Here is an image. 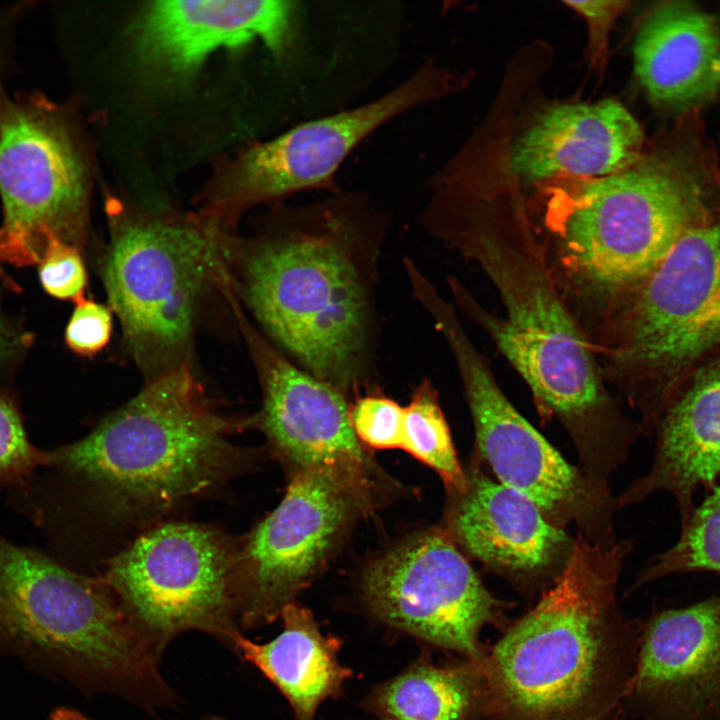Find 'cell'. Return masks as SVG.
<instances>
[{"instance_id": "cell-16", "label": "cell", "mask_w": 720, "mask_h": 720, "mask_svg": "<svg viewBox=\"0 0 720 720\" xmlns=\"http://www.w3.org/2000/svg\"><path fill=\"white\" fill-rule=\"evenodd\" d=\"M467 486L449 494L441 526L469 559L508 581L525 596L549 588L564 569L574 543L527 497L488 475L474 458Z\"/></svg>"}, {"instance_id": "cell-24", "label": "cell", "mask_w": 720, "mask_h": 720, "mask_svg": "<svg viewBox=\"0 0 720 720\" xmlns=\"http://www.w3.org/2000/svg\"><path fill=\"white\" fill-rule=\"evenodd\" d=\"M404 408L402 449L436 472L448 494L463 492L467 473L458 459L438 391L429 378L421 379Z\"/></svg>"}, {"instance_id": "cell-29", "label": "cell", "mask_w": 720, "mask_h": 720, "mask_svg": "<svg viewBox=\"0 0 720 720\" xmlns=\"http://www.w3.org/2000/svg\"><path fill=\"white\" fill-rule=\"evenodd\" d=\"M113 331V312L105 304L86 299L78 302L65 329V343L71 351L91 357L109 343Z\"/></svg>"}, {"instance_id": "cell-1", "label": "cell", "mask_w": 720, "mask_h": 720, "mask_svg": "<svg viewBox=\"0 0 720 720\" xmlns=\"http://www.w3.org/2000/svg\"><path fill=\"white\" fill-rule=\"evenodd\" d=\"M244 428L250 416L220 413L186 363L152 378L86 436L47 450L8 501L41 531L48 554L82 570L104 525L133 539L240 475L255 460L232 442Z\"/></svg>"}, {"instance_id": "cell-8", "label": "cell", "mask_w": 720, "mask_h": 720, "mask_svg": "<svg viewBox=\"0 0 720 720\" xmlns=\"http://www.w3.org/2000/svg\"><path fill=\"white\" fill-rule=\"evenodd\" d=\"M236 252L210 222L146 216L114 228L102 271L109 307L153 378L188 363L200 305L227 284Z\"/></svg>"}, {"instance_id": "cell-34", "label": "cell", "mask_w": 720, "mask_h": 720, "mask_svg": "<svg viewBox=\"0 0 720 720\" xmlns=\"http://www.w3.org/2000/svg\"><path fill=\"white\" fill-rule=\"evenodd\" d=\"M618 720H624V719H623V717L621 716Z\"/></svg>"}, {"instance_id": "cell-17", "label": "cell", "mask_w": 720, "mask_h": 720, "mask_svg": "<svg viewBox=\"0 0 720 720\" xmlns=\"http://www.w3.org/2000/svg\"><path fill=\"white\" fill-rule=\"evenodd\" d=\"M625 702L640 720H720V595L641 624Z\"/></svg>"}, {"instance_id": "cell-23", "label": "cell", "mask_w": 720, "mask_h": 720, "mask_svg": "<svg viewBox=\"0 0 720 720\" xmlns=\"http://www.w3.org/2000/svg\"><path fill=\"white\" fill-rule=\"evenodd\" d=\"M478 662L435 665L421 659L377 686L365 703L379 720H480Z\"/></svg>"}, {"instance_id": "cell-6", "label": "cell", "mask_w": 720, "mask_h": 720, "mask_svg": "<svg viewBox=\"0 0 720 720\" xmlns=\"http://www.w3.org/2000/svg\"><path fill=\"white\" fill-rule=\"evenodd\" d=\"M0 652L154 714L177 704L160 659L100 575L0 533Z\"/></svg>"}, {"instance_id": "cell-7", "label": "cell", "mask_w": 720, "mask_h": 720, "mask_svg": "<svg viewBox=\"0 0 720 720\" xmlns=\"http://www.w3.org/2000/svg\"><path fill=\"white\" fill-rule=\"evenodd\" d=\"M591 340L651 437L682 382L720 354V212L685 232Z\"/></svg>"}, {"instance_id": "cell-11", "label": "cell", "mask_w": 720, "mask_h": 720, "mask_svg": "<svg viewBox=\"0 0 720 720\" xmlns=\"http://www.w3.org/2000/svg\"><path fill=\"white\" fill-rule=\"evenodd\" d=\"M0 261L38 264L49 238L84 241L88 184L64 114L40 96L0 105Z\"/></svg>"}, {"instance_id": "cell-9", "label": "cell", "mask_w": 720, "mask_h": 720, "mask_svg": "<svg viewBox=\"0 0 720 720\" xmlns=\"http://www.w3.org/2000/svg\"><path fill=\"white\" fill-rule=\"evenodd\" d=\"M427 314L457 367L473 422V458L498 482L531 500L553 526L566 530L573 525L592 543L616 541L614 517L619 508L609 482L566 461L518 412L452 303L435 300Z\"/></svg>"}, {"instance_id": "cell-21", "label": "cell", "mask_w": 720, "mask_h": 720, "mask_svg": "<svg viewBox=\"0 0 720 720\" xmlns=\"http://www.w3.org/2000/svg\"><path fill=\"white\" fill-rule=\"evenodd\" d=\"M635 76L648 99L679 116L720 93V14L690 2H665L640 25Z\"/></svg>"}, {"instance_id": "cell-10", "label": "cell", "mask_w": 720, "mask_h": 720, "mask_svg": "<svg viewBox=\"0 0 720 720\" xmlns=\"http://www.w3.org/2000/svg\"><path fill=\"white\" fill-rule=\"evenodd\" d=\"M240 540L207 524L169 520L114 552L100 576L159 659L189 631L231 648L241 632L234 585Z\"/></svg>"}, {"instance_id": "cell-5", "label": "cell", "mask_w": 720, "mask_h": 720, "mask_svg": "<svg viewBox=\"0 0 720 720\" xmlns=\"http://www.w3.org/2000/svg\"><path fill=\"white\" fill-rule=\"evenodd\" d=\"M679 117L667 142L631 167L549 193L547 251L568 300L592 311L596 327L685 232L720 212V161L699 110Z\"/></svg>"}, {"instance_id": "cell-31", "label": "cell", "mask_w": 720, "mask_h": 720, "mask_svg": "<svg viewBox=\"0 0 720 720\" xmlns=\"http://www.w3.org/2000/svg\"><path fill=\"white\" fill-rule=\"evenodd\" d=\"M48 720H90L79 711L68 708L58 707L49 716Z\"/></svg>"}, {"instance_id": "cell-13", "label": "cell", "mask_w": 720, "mask_h": 720, "mask_svg": "<svg viewBox=\"0 0 720 720\" xmlns=\"http://www.w3.org/2000/svg\"><path fill=\"white\" fill-rule=\"evenodd\" d=\"M361 597L383 623L479 662L481 631L506 623L511 603L490 592L440 526L419 531L369 560Z\"/></svg>"}, {"instance_id": "cell-27", "label": "cell", "mask_w": 720, "mask_h": 720, "mask_svg": "<svg viewBox=\"0 0 720 720\" xmlns=\"http://www.w3.org/2000/svg\"><path fill=\"white\" fill-rule=\"evenodd\" d=\"M46 458L47 450L29 440L15 402L0 393V489L21 488Z\"/></svg>"}, {"instance_id": "cell-12", "label": "cell", "mask_w": 720, "mask_h": 720, "mask_svg": "<svg viewBox=\"0 0 720 720\" xmlns=\"http://www.w3.org/2000/svg\"><path fill=\"white\" fill-rule=\"evenodd\" d=\"M460 83L453 72L428 59L366 103L302 122L255 144L233 163L219 187L216 208L236 215L307 191H340L338 172L356 148L396 118L456 91Z\"/></svg>"}, {"instance_id": "cell-2", "label": "cell", "mask_w": 720, "mask_h": 720, "mask_svg": "<svg viewBox=\"0 0 720 720\" xmlns=\"http://www.w3.org/2000/svg\"><path fill=\"white\" fill-rule=\"evenodd\" d=\"M418 223L495 288L504 316L486 310L459 279L447 278L453 305L522 377L541 416L563 426L578 465L600 478L617 472L641 436L640 425L609 391L593 343L523 208L451 192L426 199Z\"/></svg>"}, {"instance_id": "cell-4", "label": "cell", "mask_w": 720, "mask_h": 720, "mask_svg": "<svg viewBox=\"0 0 720 720\" xmlns=\"http://www.w3.org/2000/svg\"><path fill=\"white\" fill-rule=\"evenodd\" d=\"M633 543L577 534L570 557L535 606L478 662L480 720H618L634 674L641 624L617 587Z\"/></svg>"}, {"instance_id": "cell-3", "label": "cell", "mask_w": 720, "mask_h": 720, "mask_svg": "<svg viewBox=\"0 0 720 720\" xmlns=\"http://www.w3.org/2000/svg\"><path fill=\"white\" fill-rule=\"evenodd\" d=\"M389 212L345 190L280 207L237 249L242 298L265 337L349 400L378 388L380 261Z\"/></svg>"}, {"instance_id": "cell-28", "label": "cell", "mask_w": 720, "mask_h": 720, "mask_svg": "<svg viewBox=\"0 0 720 720\" xmlns=\"http://www.w3.org/2000/svg\"><path fill=\"white\" fill-rule=\"evenodd\" d=\"M38 267L41 286L48 295L75 303L84 298L88 276L79 247L51 237Z\"/></svg>"}, {"instance_id": "cell-14", "label": "cell", "mask_w": 720, "mask_h": 720, "mask_svg": "<svg viewBox=\"0 0 720 720\" xmlns=\"http://www.w3.org/2000/svg\"><path fill=\"white\" fill-rule=\"evenodd\" d=\"M260 381L262 404L251 416L272 454L289 475L318 470L333 476L369 516L399 491L358 440L349 419L350 400L292 362L242 318Z\"/></svg>"}, {"instance_id": "cell-32", "label": "cell", "mask_w": 720, "mask_h": 720, "mask_svg": "<svg viewBox=\"0 0 720 720\" xmlns=\"http://www.w3.org/2000/svg\"><path fill=\"white\" fill-rule=\"evenodd\" d=\"M5 332H6L5 327H4L3 321L0 316V345H1L2 341L4 340V336H6Z\"/></svg>"}, {"instance_id": "cell-26", "label": "cell", "mask_w": 720, "mask_h": 720, "mask_svg": "<svg viewBox=\"0 0 720 720\" xmlns=\"http://www.w3.org/2000/svg\"><path fill=\"white\" fill-rule=\"evenodd\" d=\"M405 408L375 388L350 400L349 419L355 435L368 450L402 449Z\"/></svg>"}, {"instance_id": "cell-33", "label": "cell", "mask_w": 720, "mask_h": 720, "mask_svg": "<svg viewBox=\"0 0 720 720\" xmlns=\"http://www.w3.org/2000/svg\"><path fill=\"white\" fill-rule=\"evenodd\" d=\"M202 720H229V719H226V718H224V717H220V716H217V715H210V716L205 717V718L202 719Z\"/></svg>"}, {"instance_id": "cell-19", "label": "cell", "mask_w": 720, "mask_h": 720, "mask_svg": "<svg viewBox=\"0 0 720 720\" xmlns=\"http://www.w3.org/2000/svg\"><path fill=\"white\" fill-rule=\"evenodd\" d=\"M650 468L619 496L618 508L644 501L657 492L672 496L680 527L690 518L693 496L720 480V354L694 369L660 417Z\"/></svg>"}, {"instance_id": "cell-18", "label": "cell", "mask_w": 720, "mask_h": 720, "mask_svg": "<svg viewBox=\"0 0 720 720\" xmlns=\"http://www.w3.org/2000/svg\"><path fill=\"white\" fill-rule=\"evenodd\" d=\"M294 1H158L134 24L136 53L165 77L191 75L214 52L260 42L279 60L298 52Z\"/></svg>"}, {"instance_id": "cell-15", "label": "cell", "mask_w": 720, "mask_h": 720, "mask_svg": "<svg viewBox=\"0 0 720 720\" xmlns=\"http://www.w3.org/2000/svg\"><path fill=\"white\" fill-rule=\"evenodd\" d=\"M361 516L356 498L333 476L318 470L291 475L280 503L240 540L234 570L240 628L277 620L328 566Z\"/></svg>"}, {"instance_id": "cell-22", "label": "cell", "mask_w": 720, "mask_h": 720, "mask_svg": "<svg viewBox=\"0 0 720 720\" xmlns=\"http://www.w3.org/2000/svg\"><path fill=\"white\" fill-rule=\"evenodd\" d=\"M280 617L283 630L272 640L257 643L239 632L231 648L282 693L296 720H314L320 704L339 696L353 673L338 660L341 641L322 634L308 608L292 602Z\"/></svg>"}, {"instance_id": "cell-25", "label": "cell", "mask_w": 720, "mask_h": 720, "mask_svg": "<svg viewBox=\"0 0 720 720\" xmlns=\"http://www.w3.org/2000/svg\"><path fill=\"white\" fill-rule=\"evenodd\" d=\"M692 572L720 574V480L680 527L678 540L639 572L629 593L655 580Z\"/></svg>"}, {"instance_id": "cell-30", "label": "cell", "mask_w": 720, "mask_h": 720, "mask_svg": "<svg viewBox=\"0 0 720 720\" xmlns=\"http://www.w3.org/2000/svg\"><path fill=\"white\" fill-rule=\"evenodd\" d=\"M564 4L586 20L591 61L601 63L606 57L611 28L616 19L628 9L630 2L592 0L564 1Z\"/></svg>"}, {"instance_id": "cell-20", "label": "cell", "mask_w": 720, "mask_h": 720, "mask_svg": "<svg viewBox=\"0 0 720 720\" xmlns=\"http://www.w3.org/2000/svg\"><path fill=\"white\" fill-rule=\"evenodd\" d=\"M638 121L618 101L562 104L542 113L515 142L510 168L527 181L557 174L599 178L643 155Z\"/></svg>"}]
</instances>
